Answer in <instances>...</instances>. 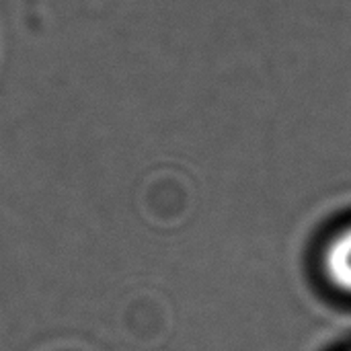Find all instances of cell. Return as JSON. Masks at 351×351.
Segmentation results:
<instances>
[{
    "label": "cell",
    "instance_id": "obj_1",
    "mask_svg": "<svg viewBox=\"0 0 351 351\" xmlns=\"http://www.w3.org/2000/svg\"><path fill=\"white\" fill-rule=\"evenodd\" d=\"M325 274L337 290L351 294V226L341 230L327 247Z\"/></svg>",
    "mask_w": 351,
    "mask_h": 351
}]
</instances>
